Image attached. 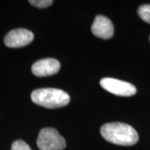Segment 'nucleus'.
Listing matches in <instances>:
<instances>
[{
  "label": "nucleus",
  "mask_w": 150,
  "mask_h": 150,
  "mask_svg": "<svg viewBox=\"0 0 150 150\" xmlns=\"http://www.w3.org/2000/svg\"><path fill=\"white\" fill-rule=\"evenodd\" d=\"M100 133L104 139L113 144L132 146L139 141L137 131L127 123H105L101 127Z\"/></svg>",
  "instance_id": "obj_1"
},
{
  "label": "nucleus",
  "mask_w": 150,
  "mask_h": 150,
  "mask_svg": "<svg viewBox=\"0 0 150 150\" xmlns=\"http://www.w3.org/2000/svg\"><path fill=\"white\" fill-rule=\"evenodd\" d=\"M28 3L31 5L39 8H45L47 7L52 5L54 1L52 0H30L28 1Z\"/></svg>",
  "instance_id": "obj_9"
},
{
  "label": "nucleus",
  "mask_w": 150,
  "mask_h": 150,
  "mask_svg": "<svg viewBox=\"0 0 150 150\" xmlns=\"http://www.w3.org/2000/svg\"><path fill=\"white\" fill-rule=\"evenodd\" d=\"M37 145L40 150H64L66 148V141L58 130L44 128L39 132Z\"/></svg>",
  "instance_id": "obj_3"
},
{
  "label": "nucleus",
  "mask_w": 150,
  "mask_h": 150,
  "mask_svg": "<svg viewBox=\"0 0 150 150\" xmlns=\"http://www.w3.org/2000/svg\"><path fill=\"white\" fill-rule=\"evenodd\" d=\"M91 31L96 37L103 39H108L112 37L114 28L111 20L107 17L98 15L92 24Z\"/></svg>",
  "instance_id": "obj_7"
},
{
  "label": "nucleus",
  "mask_w": 150,
  "mask_h": 150,
  "mask_svg": "<svg viewBox=\"0 0 150 150\" xmlns=\"http://www.w3.org/2000/svg\"><path fill=\"white\" fill-rule=\"evenodd\" d=\"M149 40H150V37H149Z\"/></svg>",
  "instance_id": "obj_11"
},
{
  "label": "nucleus",
  "mask_w": 150,
  "mask_h": 150,
  "mask_svg": "<svg viewBox=\"0 0 150 150\" xmlns=\"http://www.w3.org/2000/svg\"><path fill=\"white\" fill-rule=\"evenodd\" d=\"M11 150H31L29 145L23 140H16L13 143Z\"/></svg>",
  "instance_id": "obj_10"
},
{
  "label": "nucleus",
  "mask_w": 150,
  "mask_h": 150,
  "mask_svg": "<svg viewBox=\"0 0 150 150\" xmlns=\"http://www.w3.org/2000/svg\"><path fill=\"white\" fill-rule=\"evenodd\" d=\"M60 69V63L55 59H43L35 62L32 66V73L37 77H47L57 74Z\"/></svg>",
  "instance_id": "obj_6"
},
{
  "label": "nucleus",
  "mask_w": 150,
  "mask_h": 150,
  "mask_svg": "<svg viewBox=\"0 0 150 150\" xmlns=\"http://www.w3.org/2000/svg\"><path fill=\"white\" fill-rule=\"evenodd\" d=\"M100 85L106 91L117 96L129 97L136 93L137 89L132 83L112 78H104L100 80Z\"/></svg>",
  "instance_id": "obj_4"
},
{
  "label": "nucleus",
  "mask_w": 150,
  "mask_h": 150,
  "mask_svg": "<svg viewBox=\"0 0 150 150\" xmlns=\"http://www.w3.org/2000/svg\"><path fill=\"white\" fill-rule=\"evenodd\" d=\"M31 99L35 104L46 108H57L66 106L70 101L69 95L58 88H38L31 93Z\"/></svg>",
  "instance_id": "obj_2"
},
{
  "label": "nucleus",
  "mask_w": 150,
  "mask_h": 150,
  "mask_svg": "<svg viewBox=\"0 0 150 150\" xmlns=\"http://www.w3.org/2000/svg\"><path fill=\"white\" fill-rule=\"evenodd\" d=\"M139 16L144 21L150 23V4H143L138 9Z\"/></svg>",
  "instance_id": "obj_8"
},
{
  "label": "nucleus",
  "mask_w": 150,
  "mask_h": 150,
  "mask_svg": "<svg viewBox=\"0 0 150 150\" xmlns=\"http://www.w3.org/2000/svg\"><path fill=\"white\" fill-rule=\"evenodd\" d=\"M34 35L30 30L25 28H16L11 30L4 37V43L9 48H21L32 42Z\"/></svg>",
  "instance_id": "obj_5"
}]
</instances>
